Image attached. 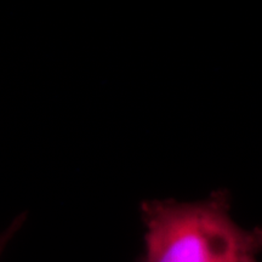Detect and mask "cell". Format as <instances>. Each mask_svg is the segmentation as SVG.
I'll use <instances>...</instances> for the list:
<instances>
[{"label": "cell", "instance_id": "6da1fadb", "mask_svg": "<svg viewBox=\"0 0 262 262\" xmlns=\"http://www.w3.org/2000/svg\"><path fill=\"white\" fill-rule=\"evenodd\" d=\"M141 215L146 233L139 262H258L262 228L235 224L225 192L194 203L147 201Z\"/></svg>", "mask_w": 262, "mask_h": 262}, {"label": "cell", "instance_id": "7a4b0ae2", "mask_svg": "<svg viewBox=\"0 0 262 262\" xmlns=\"http://www.w3.org/2000/svg\"><path fill=\"white\" fill-rule=\"evenodd\" d=\"M25 220H26V215L22 214L21 216H18L17 219H15V220L11 222V225H10L9 227L3 232V233H0V257H2L3 253H4L6 245L9 244V242L11 241L12 237H14V235L19 231L21 226L24 225Z\"/></svg>", "mask_w": 262, "mask_h": 262}]
</instances>
